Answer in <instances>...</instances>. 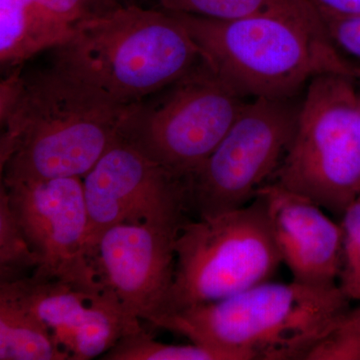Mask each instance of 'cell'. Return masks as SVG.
Here are the masks:
<instances>
[{
	"mask_svg": "<svg viewBox=\"0 0 360 360\" xmlns=\"http://www.w3.org/2000/svg\"><path fill=\"white\" fill-rule=\"evenodd\" d=\"M44 322L68 360L103 356L123 335L141 329L108 291L90 293L58 281L33 276L0 284Z\"/></svg>",
	"mask_w": 360,
	"mask_h": 360,
	"instance_id": "7c38bea8",
	"label": "cell"
},
{
	"mask_svg": "<svg viewBox=\"0 0 360 360\" xmlns=\"http://www.w3.org/2000/svg\"><path fill=\"white\" fill-rule=\"evenodd\" d=\"M172 13L198 45L203 63L245 101H288L319 75L359 72V65L331 42L316 6L236 20Z\"/></svg>",
	"mask_w": 360,
	"mask_h": 360,
	"instance_id": "7a4b0ae2",
	"label": "cell"
},
{
	"mask_svg": "<svg viewBox=\"0 0 360 360\" xmlns=\"http://www.w3.org/2000/svg\"><path fill=\"white\" fill-rule=\"evenodd\" d=\"M272 236L292 281L315 286L338 284L342 231L314 200L269 182L258 191Z\"/></svg>",
	"mask_w": 360,
	"mask_h": 360,
	"instance_id": "4fadbf2b",
	"label": "cell"
},
{
	"mask_svg": "<svg viewBox=\"0 0 360 360\" xmlns=\"http://www.w3.org/2000/svg\"><path fill=\"white\" fill-rule=\"evenodd\" d=\"M82 182L89 215L87 255L101 234L113 225L153 224L179 231L187 220L186 180L122 137L82 177Z\"/></svg>",
	"mask_w": 360,
	"mask_h": 360,
	"instance_id": "9c48e42d",
	"label": "cell"
},
{
	"mask_svg": "<svg viewBox=\"0 0 360 360\" xmlns=\"http://www.w3.org/2000/svg\"><path fill=\"white\" fill-rule=\"evenodd\" d=\"M349 307L338 284L269 281L217 302L163 315L151 326L186 336L229 360H302Z\"/></svg>",
	"mask_w": 360,
	"mask_h": 360,
	"instance_id": "3957f363",
	"label": "cell"
},
{
	"mask_svg": "<svg viewBox=\"0 0 360 360\" xmlns=\"http://www.w3.org/2000/svg\"><path fill=\"white\" fill-rule=\"evenodd\" d=\"M177 233L158 225L115 224L90 248L97 283L130 319L151 324L162 314L174 283Z\"/></svg>",
	"mask_w": 360,
	"mask_h": 360,
	"instance_id": "8fae6325",
	"label": "cell"
},
{
	"mask_svg": "<svg viewBox=\"0 0 360 360\" xmlns=\"http://www.w3.org/2000/svg\"><path fill=\"white\" fill-rule=\"evenodd\" d=\"M39 257L32 250L25 231L9 202L6 186L0 188V284L33 276Z\"/></svg>",
	"mask_w": 360,
	"mask_h": 360,
	"instance_id": "e0dca14e",
	"label": "cell"
},
{
	"mask_svg": "<svg viewBox=\"0 0 360 360\" xmlns=\"http://www.w3.org/2000/svg\"><path fill=\"white\" fill-rule=\"evenodd\" d=\"M354 77L326 73L307 86L290 148L271 181L341 217L360 194Z\"/></svg>",
	"mask_w": 360,
	"mask_h": 360,
	"instance_id": "8992f818",
	"label": "cell"
},
{
	"mask_svg": "<svg viewBox=\"0 0 360 360\" xmlns=\"http://www.w3.org/2000/svg\"><path fill=\"white\" fill-rule=\"evenodd\" d=\"M300 106L292 99L246 101L219 146L187 179L189 212L198 219L214 217L255 200L290 148Z\"/></svg>",
	"mask_w": 360,
	"mask_h": 360,
	"instance_id": "ba28073f",
	"label": "cell"
},
{
	"mask_svg": "<svg viewBox=\"0 0 360 360\" xmlns=\"http://www.w3.org/2000/svg\"><path fill=\"white\" fill-rule=\"evenodd\" d=\"M340 217L342 253L338 284L350 302L360 303V194Z\"/></svg>",
	"mask_w": 360,
	"mask_h": 360,
	"instance_id": "ffe728a7",
	"label": "cell"
},
{
	"mask_svg": "<svg viewBox=\"0 0 360 360\" xmlns=\"http://www.w3.org/2000/svg\"><path fill=\"white\" fill-rule=\"evenodd\" d=\"M169 13L215 20H236L258 14L295 13L314 8L311 0H158Z\"/></svg>",
	"mask_w": 360,
	"mask_h": 360,
	"instance_id": "2e32d148",
	"label": "cell"
},
{
	"mask_svg": "<svg viewBox=\"0 0 360 360\" xmlns=\"http://www.w3.org/2000/svg\"><path fill=\"white\" fill-rule=\"evenodd\" d=\"M68 359L37 315L0 292V360Z\"/></svg>",
	"mask_w": 360,
	"mask_h": 360,
	"instance_id": "9a60e30c",
	"label": "cell"
},
{
	"mask_svg": "<svg viewBox=\"0 0 360 360\" xmlns=\"http://www.w3.org/2000/svg\"><path fill=\"white\" fill-rule=\"evenodd\" d=\"M246 101L203 63L179 82L134 104L120 137L187 180L219 146Z\"/></svg>",
	"mask_w": 360,
	"mask_h": 360,
	"instance_id": "52a82bcc",
	"label": "cell"
},
{
	"mask_svg": "<svg viewBox=\"0 0 360 360\" xmlns=\"http://www.w3.org/2000/svg\"><path fill=\"white\" fill-rule=\"evenodd\" d=\"M54 51V66L123 105L158 94L203 63L174 13L132 4L82 23Z\"/></svg>",
	"mask_w": 360,
	"mask_h": 360,
	"instance_id": "277c9868",
	"label": "cell"
},
{
	"mask_svg": "<svg viewBox=\"0 0 360 360\" xmlns=\"http://www.w3.org/2000/svg\"><path fill=\"white\" fill-rule=\"evenodd\" d=\"M321 13L336 16H360V0H311Z\"/></svg>",
	"mask_w": 360,
	"mask_h": 360,
	"instance_id": "603a6c76",
	"label": "cell"
},
{
	"mask_svg": "<svg viewBox=\"0 0 360 360\" xmlns=\"http://www.w3.org/2000/svg\"><path fill=\"white\" fill-rule=\"evenodd\" d=\"M104 360H229L226 355L198 343L168 345L143 328L123 335L101 357Z\"/></svg>",
	"mask_w": 360,
	"mask_h": 360,
	"instance_id": "ac0fdd59",
	"label": "cell"
},
{
	"mask_svg": "<svg viewBox=\"0 0 360 360\" xmlns=\"http://www.w3.org/2000/svg\"><path fill=\"white\" fill-rule=\"evenodd\" d=\"M30 245L39 255L33 277L103 292L87 255L89 215L82 177L2 181Z\"/></svg>",
	"mask_w": 360,
	"mask_h": 360,
	"instance_id": "30bf717a",
	"label": "cell"
},
{
	"mask_svg": "<svg viewBox=\"0 0 360 360\" xmlns=\"http://www.w3.org/2000/svg\"><path fill=\"white\" fill-rule=\"evenodd\" d=\"M75 30L45 13L33 0H0V61L9 70L56 49Z\"/></svg>",
	"mask_w": 360,
	"mask_h": 360,
	"instance_id": "5bb4252c",
	"label": "cell"
},
{
	"mask_svg": "<svg viewBox=\"0 0 360 360\" xmlns=\"http://www.w3.org/2000/svg\"><path fill=\"white\" fill-rule=\"evenodd\" d=\"M329 39L341 54L360 61V16H336L321 13Z\"/></svg>",
	"mask_w": 360,
	"mask_h": 360,
	"instance_id": "7402d4cb",
	"label": "cell"
},
{
	"mask_svg": "<svg viewBox=\"0 0 360 360\" xmlns=\"http://www.w3.org/2000/svg\"><path fill=\"white\" fill-rule=\"evenodd\" d=\"M174 248V283L158 319L271 281L283 264L259 195L238 210L186 220Z\"/></svg>",
	"mask_w": 360,
	"mask_h": 360,
	"instance_id": "5b68a950",
	"label": "cell"
},
{
	"mask_svg": "<svg viewBox=\"0 0 360 360\" xmlns=\"http://www.w3.org/2000/svg\"><path fill=\"white\" fill-rule=\"evenodd\" d=\"M355 91H356L357 103H359V108L360 112V65L359 72H357L356 77L354 78Z\"/></svg>",
	"mask_w": 360,
	"mask_h": 360,
	"instance_id": "cb8c5ba5",
	"label": "cell"
},
{
	"mask_svg": "<svg viewBox=\"0 0 360 360\" xmlns=\"http://www.w3.org/2000/svg\"><path fill=\"white\" fill-rule=\"evenodd\" d=\"M45 13L77 30L87 21L101 18L122 4L118 0H33Z\"/></svg>",
	"mask_w": 360,
	"mask_h": 360,
	"instance_id": "44dd1931",
	"label": "cell"
},
{
	"mask_svg": "<svg viewBox=\"0 0 360 360\" xmlns=\"http://www.w3.org/2000/svg\"><path fill=\"white\" fill-rule=\"evenodd\" d=\"M132 105L54 65L9 70L0 85L2 181L84 177L120 139Z\"/></svg>",
	"mask_w": 360,
	"mask_h": 360,
	"instance_id": "6da1fadb",
	"label": "cell"
},
{
	"mask_svg": "<svg viewBox=\"0 0 360 360\" xmlns=\"http://www.w3.org/2000/svg\"><path fill=\"white\" fill-rule=\"evenodd\" d=\"M302 360H360V304L340 314Z\"/></svg>",
	"mask_w": 360,
	"mask_h": 360,
	"instance_id": "d6986e66",
	"label": "cell"
}]
</instances>
